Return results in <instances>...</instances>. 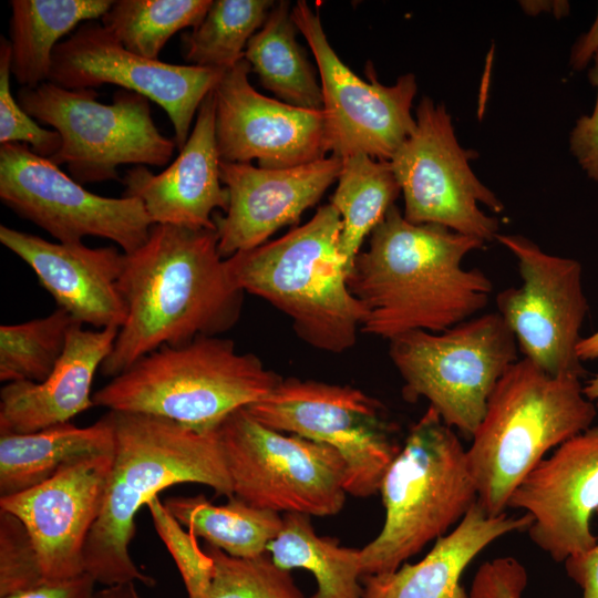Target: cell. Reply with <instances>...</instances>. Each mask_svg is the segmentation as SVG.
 Instances as JSON below:
<instances>
[{
    "label": "cell",
    "mask_w": 598,
    "mask_h": 598,
    "mask_svg": "<svg viewBox=\"0 0 598 598\" xmlns=\"http://www.w3.org/2000/svg\"><path fill=\"white\" fill-rule=\"evenodd\" d=\"M484 244L441 225L412 224L393 205L348 276L365 309L361 331L390 341L415 330L442 332L475 317L493 285L463 260Z\"/></svg>",
    "instance_id": "1"
},
{
    "label": "cell",
    "mask_w": 598,
    "mask_h": 598,
    "mask_svg": "<svg viewBox=\"0 0 598 598\" xmlns=\"http://www.w3.org/2000/svg\"><path fill=\"white\" fill-rule=\"evenodd\" d=\"M118 288L127 316L100 369L111 378L163 346L229 329L243 295L228 279L216 230L163 224L125 254Z\"/></svg>",
    "instance_id": "2"
},
{
    "label": "cell",
    "mask_w": 598,
    "mask_h": 598,
    "mask_svg": "<svg viewBox=\"0 0 598 598\" xmlns=\"http://www.w3.org/2000/svg\"><path fill=\"white\" fill-rule=\"evenodd\" d=\"M115 443L102 511L83 550L84 573L104 586L155 580L143 574L130 554L135 515L157 494L182 483L209 486L233 496L216 430L197 432L172 420L114 412Z\"/></svg>",
    "instance_id": "3"
},
{
    "label": "cell",
    "mask_w": 598,
    "mask_h": 598,
    "mask_svg": "<svg viewBox=\"0 0 598 598\" xmlns=\"http://www.w3.org/2000/svg\"><path fill=\"white\" fill-rule=\"evenodd\" d=\"M341 217L331 205L285 236L225 259L231 285L287 315L297 334L322 351L353 347L365 318L339 250Z\"/></svg>",
    "instance_id": "4"
},
{
    "label": "cell",
    "mask_w": 598,
    "mask_h": 598,
    "mask_svg": "<svg viewBox=\"0 0 598 598\" xmlns=\"http://www.w3.org/2000/svg\"><path fill=\"white\" fill-rule=\"evenodd\" d=\"M582 389L581 379L550 375L526 358L498 380L466 450L477 502L488 515L506 512L548 451L591 426L597 406Z\"/></svg>",
    "instance_id": "5"
},
{
    "label": "cell",
    "mask_w": 598,
    "mask_h": 598,
    "mask_svg": "<svg viewBox=\"0 0 598 598\" xmlns=\"http://www.w3.org/2000/svg\"><path fill=\"white\" fill-rule=\"evenodd\" d=\"M281 381L234 341L199 336L142 357L93 393L94 406L165 417L215 431L233 412L265 399Z\"/></svg>",
    "instance_id": "6"
},
{
    "label": "cell",
    "mask_w": 598,
    "mask_h": 598,
    "mask_svg": "<svg viewBox=\"0 0 598 598\" xmlns=\"http://www.w3.org/2000/svg\"><path fill=\"white\" fill-rule=\"evenodd\" d=\"M384 522L361 548L362 577L396 570L457 525L477 502L458 435L429 406L380 484Z\"/></svg>",
    "instance_id": "7"
},
{
    "label": "cell",
    "mask_w": 598,
    "mask_h": 598,
    "mask_svg": "<svg viewBox=\"0 0 598 598\" xmlns=\"http://www.w3.org/2000/svg\"><path fill=\"white\" fill-rule=\"evenodd\" d=\"M389 342L404 399H426L446 425L471 437L498 380L518 360L515 337L498 312L442 332L410 331Z\"/></svg>",
    "instance_id": "8"
},
{
    "label": "cell",
    "mask_w": 598,
    "mask_h": 598,
    "mask_svg": "<svg viewBox=\"0 0 598 598\" xmlns=\"http://www.w3.org/2000/svg\"><path fill=\"white\" fill-rule=\"evenodd\" d=\"M17 97L32 118L60 134L61 147L49 159L66 164L80 184L118 179L116 167L123 164L164 166L177 147L157 130L148 99L136 92L121 90L103 104L93 89L47 81L21 87Z\"/></svg>",
    "instance_id": "9"
},
{
    "label": "cell",
    "mask_w": 598,
    "mask_h": 598,
    "mask_svg": "<svg viewBox=\"0 0 598 598\" xmlns=\"http://www.w3.org/2000/svg\"><path fill=\"white\" fill-rule=\"evenodd\" d=\"M233 494L279 514L333 516L347 498V465L333 447L279 432L246 408L216 429Z\"/></svg>",
    "instance_id": "10"
},
{
    "label": "cell",
    "mask_w": 598,
    "mask_h": 598,
    "mask_svg": "<svg viewBox=\"0 0 598 598\" xmlns=\"http://www.w3.org/2000/svg\"><path fill=\"white\" fill-rule=\"evenodd\" d=\"M246 409L268 427L337 450L347 465L346 491L354 497L379 492L402 447L385 406L350 385L281 379L265 399Z\"/></svg>",
    "instance_id": "11"
},
{
    "label": "cell",
    "mask_w": 598,
    "mask_h": 598,
    "mask_svg": "<svg viewBox=\"0 0 598 598\" xmlns=\"http://www.w3.org/2000/svg\"><path fill=\"white\" fill-rule=\"evenodd\" d=\"M415 128L391 157L390 165L404 198V218L435 224L484 243L497 236L499 223L482 206L501 213L503 203L474 174L443 104L423 97Z\"/></svg>",
    "instance_id": "12"
},
{
    "label": "cell",
    "mask_w": 598,
    "mask_h": 598,
    "mask_svg": "<svg viewBox=\"0 0 598 598\" xmlns=\"http://www.w3.org/2000/svg\"><path fill=\"white\" fill-rule=\"evenodd\" d=\"M516 258L522 283L499 291L497 312L515 337L524 358L554 377L581 379L577 353L588 312L581 265L544 251L520 235L496 238Z\"/></svg>",
    "instance_id": "13"
},
{
    "label": "cell",
    "mask_w": 598,
    "mask_h": 598,
    "mask_svg": "<svg viewBox=\"0 0 598 598\" xmlns=\"http://www.w3.org/2000/svg\"><path fill=\"white\" fill-rule=\"evenodd\" d=\"M0 198L60 243L101 237L131 254L145 243L153 226L138 198L91 193L24 143L0 146Z\"/></svg>",
    "instance_id": "14"
},
{
    "label": "cell",
    "mask_w": 598,
    "mask_h": 598,
    "mask_svg": "<svg viewBox=\"0 0 598 598\" xmlns=\"http://www.w3.org/2000/svg\"><path fill=\"white\" fill-rule=\"evenodd\" d=\"M291 16L318 65L330 152L340 158L363 153L389 162L415 128L411 114L417 91L415 76L404 74L394 84L383 85L368 65L365 82L340 60L318 12L306 1H297Z\"/></svg>",
    "instance_id": "15"
},
{
    "label": "cell",
    "mask_w": 598,
    "mask_h": 598,
    "mask_svg": "<svg viewBox=\"0 0 598 598\" xmlns=\"http://www.w3.org/2000/svg\"><path fill=\"white\" fill-rule=\"evenodd\" d=\"M224 70L179 65L128 51L102 23H82L52 54L49 81L64 89L115 84L157 103L168 115L181 150L202 102Z\"/></svg>",
    "instance_id": "16"
},
{
    "label": "cell",
    "mask_w": 598,
    "mask_h": 598,
    "mask_svg": "<svg viewBox=\"0 0 598 598\" xmlns=\"http://www.w3.org/2000/svg\"><path fill=\"white\" fill-rule=\"evenodd\" d=\"M246 59L226 70L214 89L216 142L224 162L282 169L309 164L330 152L322 110L301 109L257 92Z\"/></svg>",
    "instance_id": "17"
},
{
    "label": "cell",
    "mask_w": 598,
    "mask_h": 598,
    "mask_svg": "<svg viewBox=\"0 0 598 598\" xmlns=\"http://www.w3.org/2000/svg\"><path fill=\"white\" fill-rule=\"evenodd\" d=\"M113 453L80 458L34 487L0 497V509L27 527L45 582L84 573V545L103 507Z\"/></svg>",
    "instance_id": "18"
},
{
    "label": "cell",
    "mask_w": 598,
    "mask_h": 598,
    "mask_svg": "<svg viewBox=\"0 0 598 598\" xmlns=\"http://www.w3.org/2000/svg\"><path fill=\"white\" fill-rule=\"evenodd\" d=\"M508 508L532 517L530 540L555 561L590 549L598 509V425L555 448L518 484Z\"/></svg>",
    "instance_id": "19"
},
{
    "label": "cell",
    "mask_w": 598,
    "mask_h": 598,
    "mask_svg": "<svg viewBox=\"0 0 598 598\" xmlns=\"http://www.w3.org/2000/svg\"><path fill=\"white\" fill-rule=\"evenodd\" d=\"M342 161L336 155L282 169L250 163L220 162V179L228 208L214 213L221 257L249 250L283 226L295 224L338 179Z\"/></svg>",
    "instance_id": "20"
},
{
    "label": "cell",
    "mask_w": 598,
    "mask_h": 598,
    "mask_svg": "<svg viewBox=\"0 0 598 598\" xmlns=\"http://www.w3.org/2000/svg\"><path fill=\"white\" fill-rule=\"evenodd\" d=\"M1 244L34 271L39 283L74 320L99 329L121 328L127 309L118 288L125 254L114 246L51 243L0 226Z\"/></svg>",
    "instance_id": "21"
},
{
    "label": "cell",
    "mask_w": 598,
    "mask_h": 598,
    "mask_svg": "<svg viewBox=\"0 0 598 598\" xmlns=\"http://www.w3.org/2000/svg\"><path fill=\"white\" fill-rule=\"evenodd\" d=\"M216 142L214 90L202 102L192 132L176 159L161 174L143 165L128 169L122 181L124 195L138 198L153 225H175L216 230L213 215L228 208L221 186Z\"/></svg>",
    "instance_id": "22"
},
{
    "label": "cell",
    "mask_w": 598,
    "mask_h": 598,
    "mask_svg": "<svg viewBox=\"0 0 598 598\" xmlns=\"http://www.w3.org/2000/svg\"><path fill=\"white\" fill-rule=\"evenodd\" d=\"M118 328L87 330L75 321L64 352L42 382H10L0 391V435L25 434L70 422L94 406L95 372L111 353Z\"/></svg>",
    "instance_id": "23"
},
{
    "label": "cell",
    "mask_w": 598,
    "mask_h": 598,
    "mask_svg": "<svg viewBox=\"0 0 598 598\" xmlns=\"http://www.w3.org/2000/svg\"><path fill=\"white\" fill-rule=\"evenodd\" d=\"M530 524L528 514L491 516L476 502L417 563L362 577V598H468L461 578L471 561L502 536L526 532Z\"/></svg>",
    "instance_id": "24"
},
{
    "label": "cell",
    "mask_w": 598,
    "mask_h": 598,
    "mask_svg": "<svg viewBox=\"0 0 598 598\" xmlns=\"http://www.w3.org/2000/svg\"><path fill=\"white\" fill-rule=\"evenodd\" d=\"M114 443L112 411L84 427L64 422L32 433L1 434L0 497L34 487L74 461L113 452Z\"/></svg>",
    "instance_id": "25"
},
{
    "label": "cell",
    "mask_w": 598,
    "mask_h": 598,
    "mask_svg": "<svg viewBox=\"0 0 598 598\" xmlns=\"http://www.w3.org/2000/svg\"><path fill=\"white\" fill-rule=\"evenodd\" d=\"M110 0H12L11 73L21 87L49 81L60 39L79 23L102 18Z\"/></svg>",
    "instance_id": "26"
},
{
    "label": "cell",
    "mask_w": 598,
    "mask_h": 598,
    "mask_svg": "<svg viewBox=\"0 0 598 598\" xmlns=\"http://www.w3.org/2000/svg\"><path fill=\"white\" fill-rule=\"evenodd\" d=\"M267 554L280 568L308 570L316 580L309 598H362L361 548L343 546L337 538L316 533L310 516L282 515L279 534Z\"/></svg>",
    "instance_id": "27"
},
{
    "label": "cell",
    "mask_w": 598,
    "mask_h": 598,
    "mask_svg": "<svg viewBox=\"0 0 598 598\" xmlns=\"http://www.w3.org/2000/svg\"><path fill=\"white\" fill-rule=\"evenodd\" d=\"M288 1H279L264 25L252 35L245 59L261 85L282 102L309 110H322L323 99L315 70L297 42L298 30Z\"/></svg>",
    "instance_id": "28"
},
{
    "label": "cell",
    "mask_w": 598,
    "mask_h": 598,
    "mask_svg": "<svg viewBox=\"0 0 598 598\" xmlns=\"http://www.w3.org/2000/svg\"><path fill=\"white\" fill-rule=\"evenodd\" d=\"M164 505L196 537L238 558L266 554L282 526L281 514L252 506L235 495L218 506L203 494L169 497Z\"/></svg>",
    "instance_id": "29"
},
{
    "label": "cell",
    "mask_w": 598,
    "mask_h": 598,
    "mask_svg": "<svg viewBox=\"0 0 598 598\" xmlns=\"http://www.w3.org/2000/svg\"><path fill=\"white\" fill-rule=\"evenodd\" d=\"M330 204L341 217L339 250L349 274L365 237L382 221L401 193L390 162L363 153L341 158Z\"/></svg>",
    "instance_id": "30"
},
{
    "label": "cell",
    "mask_w": 598,
    "mask_h": 598,
    "mask_svg": "<svg viewBox=\"0 0 598 598\" xmlns=\"http://www.w3.org/2000/svg\"><path fill=\"white\" fill-rule=\"evenodd\" d=\"M269 0H215L202 22L183 34L185 60L193 65L228 70L245 59L249 40L271 8Z\"/></svg>",
    "instance_id": "31"
},
{
    "label": "cell",
    "mask_w": 598,
    "mask_h": 598,
    "mask_svg": "<svg viewBox=\"0 0 598 598\" xmlns=\"http://www.w3.org/2000/svg\"><path fill=\"white\" fill-rule=\"evenodd\" d=\"M210 0H117L102 17V24L131 52L157 59L176 32L195 28L205 18Z\"/></svg>",
    "instance_id": "32"
},
{
    "label": "cell",
    "mask_w": 598,
    "mask_h": 598,
    "mask_svg": "<svg viewBox=\"0 0 598 598\" xmlns=\"http://www.w3.org/2000/svg\"><path fill=\"white\" fill-rule=\"evenodd\" d=\"M65 310L17 324L0 327V380L44 381L62 357L75 322Z\"/></svg>",
    "instance_id": "33"
},
{
    "label": "cell",
    "mask_w": 598,
    "mask_h": 598,
    "mask_svg": "<svg viewBox=\"0 0 598 598\" xmlns=\"http://www.w3.org/2000/svg\"><path fill=\"white\" fill-rule=\"evenodd\" d=\"M215 573L200 598H306L290 571L278 567L266 553L255 558L233 557L205 545Z\"/></svg>",
    "instance_id": "34"
},
{
    "label": "cell",
    "mask_w": 598,
    "mask_h": 598,
    "mask_svg": "<svg viewBox=\"0 0 598 598\" xmlns=\"http://www.w3.org/2000/svg\"><path fill=\"white\" fill-rule=\"evenodd\" d=\"M157 535L173 557L182 576L188 598H200L214 577L213 558L199 548L196 536L184 530L183 525L169 513L158 496L146 504Z\"/></svg>",
    "instance_id": "35"
},
{
    "label": "cell",
    "mask_w": 598,
    "mask_h": 598,
    "mask_svg": "<svg viewBox=\"0 0 598 598\" xmlns=\"http://www.w3.org/2000/svg\"><path fill=\"white\" fill-rule=\"evenodd\" d=\"M45 584L38 553L24 524L0 509V597Z\"/></svg>",
    "instance_id": "36"
},
{
    "label": "cell",
    "mask_w": 598,
    "mask_h": 598,
    "mask_svg": "<svg viewBox=\"0 0 598 598\" xmlns=\"http://www.w3.org/2000/svg\"><path fill=\"white\" fill-rule=\"evenodd\" d=\"M11 44L0 40V143H24L39 156L51 158L62 140L54 130L40 127L14 100L10 90Z\"/></svg>",
    "instance_id": "37"
},
{
    "label": "cell",
    "mask_w": 598,
    "mask_h": 598,
    "mask_svg": "<svg viewBox=\"0 0 598 598\" xmlns=\"http://www.w3.org/2000/svg\"><path fill=\"white\" fill-rule=\"evenodd\" d=\"M588 78L596 87V102L589 115L579 117L569 136V147L587 176L598 182V53L591 60Z\"/></svg>",
    "instance_id": "38"
},
{
    "label": "cell",
    "mask_w": 598,
    "mask_h": 598,
    "mask_svg": "<svg viewBox=\"0 0 598 598\" xmlns=\"http://www.w3.org/2000/svg\"><path fill=\"white\" fill-rule=\"evenodd\" d=\"M95 584L89 574L82 573L62 581L45 582L0 598H93Z\"/></svg>",
    "instance_id": "39"
},
{
    "label": "cell",
    "mask_w": 598,
    "mask_h": 598,
    "mask_svg": "<svg viewBox=\"0 0 598 598\" xmlns=\"http://www.w3.org/2000/svg\"><path fill=\"white\" fill-rule=\"evenodd\" d=\"M564 564L568 577L580 587L581 598H598V540L590 549L567 558Z\"/></svg>",
    "instance_id": "40"
},
{
    "label": "cell",
    "mask_w": 598,
    "mask_h": 598,
    "mask_svg": "<svg viewBox=\"0 0 598 598\" xmlns=\"http://www.w3.org/2000/svg\"><path fill=\"white\" fill-rule=\"evenodd\" d=\"M596 53H598V10L591 27L573 45L570 66L576 71L587 68Z\"/></svg>",
    "instance_id": "41"
},
{
    "label": "cell",
    "mask_w": 598,
    "mask_h": 598,
    "mask_svg": "<svg viewBox=\"0 0 598 598\" xmlns=\"http://www.w3.org/2000/svg\"><path fill=\"white\" fill-rule=\"evenodd\" d=\"M520 7L528 14H537L545 11L553 13L556 18L564 17L569 11L567 1H522Z\"/></svg>",
    "instance_id": "42"
},
{
    "label": "cell",
    "mask_w": 598,
    "mask_h": 598,
    "mask_svg": "<svg viewBox=\"0 0 598 598\" xmlns=\"http://www.w3.org/2000/svg\"><path fill=\"white\" fill-rule=\"evenodd\" d=\"M93 598H141L135 582H123L105 586L104 589L95 591Z\"/></svg>",
    "instance_id": "43"
},
{
    "label": "cell",
    "mask_w": 598,
    "mask_h": 598,
    "mask_svg": "<svg viewBox=\"0 0 598 598\" xmlns=\"http://www.w3.org/2000/svg\"><path fill=\"white\" fill-rule=\"evenodd\" d=\"M577 353L581 362L598 359V330L586 338H581L577 347Z\"/></svg>",
    "instance_id": "44"
},
{
    "label": "cell",
    "mask_w": 598,
    "mask_h": 598,
    "mask_svg": "<svg viewBox=\"0 0 598 598\" xmlns=\"http://www.w3.org/2000/svg\"><path fill=\"white\" fill-rule=\"evenodd\" d=\"M585 396L598 408V374L584 385Z\"/></svg>",
    "instance_id": "45"
}]
</instances>
